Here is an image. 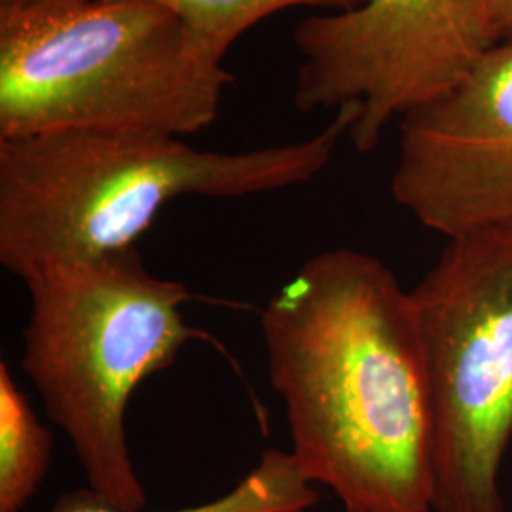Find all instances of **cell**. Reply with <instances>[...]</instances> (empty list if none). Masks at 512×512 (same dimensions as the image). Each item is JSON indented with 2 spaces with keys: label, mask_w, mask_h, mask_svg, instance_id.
Returning <instances> with one entry per match:
<instances>
[{
  "label": "cell",
  "mask_w": 512,
  "mask_h": 512,
  "mask_svg": "<svg viewBox=\"0 0 512 512\" xmlns=\"http://www.w3.org/2000/svg\"><path fill=\"white\" fill-rule=\"evenodd\" d=\"M293 458L344 509L431 511L433 433L410 291L378 256L308 258L260 315Z\"/></svg>",
  "instance_id": "cell-1"
},
{
  "label": "cell",
  "mask_w": 512,
  "mask_h": 512,
  "mask_svg": "<svg viewBox=\"0 0 512 512\" xmlns=\"http://www.w3.org/2000/svg\"><path fill=\"white\" fill-rule=\"evenodd\" d=\"M340 109L317 135L217 152L148 131H50L0 139V264L25 285L135 247L183 196L245 198L319 177L355 122Z\"/></svg>",
  "instance_id": "cell-2"
},
{
  "label": "cell",
  "mask_w": 512,
  "mask_h": 512,
  "mask_svg": "<svg viewBox=\"0 0 512 512\" xmlns=\"http://www.w3.org/2000/svg\"><path fill=\"white\" fill-rule=\"evenodd\" d=\"M226 55L152 0H92L0 16V139L50 131L209 128Z\"/></svg>",
  "instance_id": "cell-3"
},
{
  "label": "cell",
  "mask_w": 512,
  "mask_h": 512,
  "mask_svg": "<svg viewBox=\"0 0 512 512\" xmlns=\"http://www.w3.org/2000/svg\"><path fill=\"white\" fill-rule=\"evenodd\" d=\"M21 366L50 420L67 435L88 488L112 507L141 512L147 490L129 452L126 414L135 389L173 365L194 340V293L152 274L135 247L27 283Z\"/></svg>",
  "instance_id": "cell-4"
},
{
  "label": "cell",
  "mask_w": 512,
  "mask_h": 512,
  "mask_svg": "<svg viewBox=\"0 0 512 512\" xmlns=\"http://www.w3.org/2000/svg\"><path fill=\"white\" fill-rule=\"evenodd\" d=\"M425 351L433 512H503L512 440V222L448 239L410 291Z\"/></svg>",
  "instance_id": "cell-5"
},
{
  "label": "cell",
  "mask_w": 512,
  "mask_h": 512,
  "mask_svg": "<svg viewBox=\"0 0 512 512\" xmlns=\"http://www.w3.org/2000/svg\"><path fill=\"white\" fill-rule=\"evenodd\" d=\"M294 107H353L351 145L374 152L385 129L452 92L495 44L490 0H363L294 27Z\"/></svg>",
  "instance_id": "cell-6"
},
{
  "label": "cell",
  "mask_w": 512,
  "mask_h": 512,
  "mask_svg": "<svg viewBox=\"0 0 512 512\" xmlns=\"http://www.w3.org/2000/svg\"><path fill=\"white\" fill-rule=\"evenodd\" d=\"M391 194L448 239L512 222V42L495 44L452 92L399 120Z\"/></svg>",
  "instance_id": "cell-7"
},
{
  "label": "cell",
  "mask_w": 512,
  "mask_h": 512,
  "mask_svg": "<svg viewBox=\"0 0 512 512\" xmlns=\"http://www.w3.org/2000/svg\"><path fill=\"white\" fill-rule=\"evenodd\" d=\"M319 494L300 471L291 452L268 450L226 494L207 503L169 512H283L310 509ZM54 512H128L116 509L92 490L61 495Z\"/></svg>",
  "instance_id": "cell-8"
},
{
  "label": "cell",
  "mask_w": 512,
  "mask_h": 512,
  "mask_svg": "<svg viewBox=\"0 0 512 512\" xmlns=\"http://www.w3.org/2000/svg\"><path fill=\"white\" fill-rule=\"evenodd\" d=\"M54 437L0 363V512H19L37 494L52 461Z\"/></svg>",
  "instance_id": "cell-9"
},
{
  "label": "cell",
  "mask_w": 512,
  "mask_h": 512,
  "mask_svg": "<svg viewBox=\"0 0 512 512\" xmlns=\"http://www.w3.org/2000/svg\"><path fill=\"white\" fill-rule=\"evenodd\" d=\"M177 12L209 44L226 55L262 19L291 8L342 12L363 0H152Z\"/></svg>",
  "instance_id": "cell-10"
},
{
  "label": "cell",
  "mask_w": 512,
  "mask_h": 512,
  "mask_svg": "<svg viewBox=\"0 0 512 512\" xmlns=\"http://www.w3.org/2000/svg\"><path fill=\"white\" fill-rule=\"evenodd\" d=\"M82 2H92V0H0V16L59 8V6H73Z\"/></svg>",
  "instance_id": "cell-11"
},
{
  "label": "cell",
  "mask_w": 512,
  "mask_h": 512,
  "mask_svg": "<svg viewBox=\"0 0 512 512\" xmlns=\"http://www.w3.org/2000/svg\"><path fill=\"white\" fill-rule=\"evenodd\" d=\"M490 14L497 44L512 42V0H490Z\"/></svg>",
  "instance_id": "cell-12"
},
{
  "label": "cell",
  "mask_w": 512,
  "mask_h": 512,
  "mask_svg": "<svg viewBox=\"0 0 512 512\" xmlns=\"http://www.w3.org/2000/svg\"><path fill=\"white\" fill-rule=\"evenodd\" d=\"M283 512H310V509H298V511H283Z\"/></svg>",
  "instance_id": "cell-13"
},
{
  "label": "cell",
  "mask_w": 512,
  "mask_h": 512,
  "mask_svg": "<svg viewBox=\"0 0 512 512\" xmlns=\"http://www.w3.org/2000/svg\"><path fill=\"white\" fill-rule=\"evenodd\" d=\"M344 512H366V511H349V509H344ZM425 512H433V511H425Z\"/></svg>",
  "instance_id": "cell-14"
}]
</instances>
